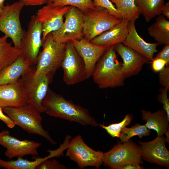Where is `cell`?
I'll return each instance as SVG.
<instances>
[{
	"instance_id": "cell-8",
	"label": "cell",
	"mask_w": 169,
	"mask_h": 169,
	"mask_svg": "<svg viewBox=\"0 0 169 169\" xmlns=\"http://www.w3.org/2000/svg\"><path fill=\"white\" fill-rule=\"evenodd\" d=\"M66 155L75 161L80 168L91 166L98 169L103 162L104 153L89 147L79 135L69 142Z\"/></svg>"
},
{
	"instance_id": "cell-33",
	"label": "cell",
	"mask_w": 169,
	"mask_h": 169,
	"mask_svg": "<svg viewBox=\"0 0 169 169\" xmlns=\"http://www.w3.org/2000/svg\"><path fill=\"white\" fill-rule=\"evenodd\" d=\"M160 94L158 95L157 100L163 105L162 108L166 112L169 118V99L168 98L167 90L163 88L160 90Z\"/></svg>"
},
{
	"instance_id": "cell-7",
	"label": "cell",
	"mask_w": 169,
	"mask_h": 169,
	"mask_svg": "<svg viewBox=\"0 0 169 169\" xmlns=\"http://www.w3.org/2000/svg\"><path fill=\"white\" fill-rule=\"evenodd\" d=\"M24 6L23 2L18 1L4 6L0 13V31L11 39L14 47L19 48L25 32L20 20V13Z\"/></svg>"
},
{
	"instance_id": "cell-39",
	"label": "cell",
	"mask_w": 169,
	"mask_h": 169,
	"mask_svg": "<svg viewBox=\"0 0 169 169\" xmlns=\"http://www.w3.org/2000/svg\"><path fill=\"white\" fill-rule=\"evenodd\" d=\"M140 164L135 163H129L124 164L120 167V169H142V167L141 166Z\"/></svg>"
},
{
	"instance_id": "cell-27",
	"label": "cell",
	"mask_w": 169,
	"mask_h": 169,
	"mask_svg": "<svg viewBox=\"0 0 169 169\" xmlns=\"http://www.w3.org/2000/svg\"><path fill=\"white\" fill-rule=\"evenodd\" d=\"M17 160L5 161L0 158V167L6 169H35L40 163L46 159V157H38L34 161L18 157Z\"/></svg>"
},
{
	"instance_id": "cell-30",
	"label": "cell",
	"mask_w": 169,
	"mask_h": 169,
	"mask_svg": "<svg viewBox=\"0 0 169 169\" xmlns=\"http://www.w3.org/2000/svg\"><path fill=\"white\" fill-rule=\"evenodd\" d=\"M132 119L133 117L131 115L127 114L119 123L110 124L107 126L101 124L99 125V126L105 129L112 137H119L121 130L124 127L129 124Z\"/></svg>"
},
{
	"instance_id": "cell-29",
	"label": "cell",
	"mask_w": 169,
	"mask_h": 169,
	"mask_svg": "<svg viewBox=\"0 0 169 169\" xmlns=\"http://www.w3.org/2000/svg\"><path fill=\"white\" fill-rule=\"evenodd\" d=\"M49 3L54 6H74L83 12L95 7L92 0H48Z\"/></svg>"
},
{
	"instance_id": "cell-1",
	"label": "cell",
	"mask_w": 169,
	"mask_h": 169,
	"mask_svg": "<svg viewBox=\"0 0 169 169\" xmlns=\"http://www.w3.org/2000/svg\"><path fill=\"white\" fill-rule=\"evenodd\" d=\"M42 105L44 112L50 116L75 121L84 125H99L87 109L75 104L71 100H67L49 88Z\"/></svg>"
},
{
	"instance_id": "cell-17",
	"label": "cell",
	"mask_w": 169,
	"mask_h": 169,
	"mask_svg": "<svg viewBox=\"0 0 169 169\" xmlns=\"http://www.w3.org/2000/svg\"><path fill=\"white\" fill-rule=\"evenodd\" d=\"M115 49L121 58L122 70L125 78L138 74L149 61L146 57L122 43L115 46Z\"/></svg>"
},
{
	"instance_id": "cell-16",
	"label": "cell",
	"mask_w": 169,
	"mask_h": 169,
	"mask_svg": "<svg viewBox=\"0 0 169 169\" xmlns=\"http://www.w3.org/2000/svg\"><path fill=\"white\" fill-rule=\"evenodd\" d=\"M74 47L85 64L87 79L92 76L95 66L107 47L94 44L84 38L73 40Z\"/></svg>"
},
{
	"instance_id": "cell-42",
	"label": "cell",
	"mask_w": 169,
	"mask_h": 169,
	"mask_svg": "<svg viewBox=\"0 0 169 169\" xmlns=\"http://www.w3.org/2000/svg\"><path fill=\"white\" fill-rule=\"evenodd\" d=\"M2 8H0V13H1V11H2Z\"/></svg>"
},
{
	"instance_id": "cell-28",
	"label": "cell",
	"mask_w": 169,
	"mask_h": 169,
	"mask_svg": "<svg viewBox=\"0 0 169 169\" xmlns=\"http://www.w3.org/2000/svg\"><path fill=\"white\" fill-rule=\"evenodd\" d=\"M151 131L145 125L137 123L130 128L124 127L121 131L119 138L121 143H125L134 136H137L141 138L143 136H149Z\"/></svg>"
},
{
	"instance_id": "cell-3",
	"label": "cell",
	"mask_w": 169,
	"mask_h": 169,
	"mask_svg": "<svg viewBox=\"0 0 169 169\" xmlns=\"http://www.w3.org/2000/svg\"><path fill=\"white\" fill-rule=\"evenodd\" d=\"M5 113L18 125L28 133L42 136L52 144L57 143L42 125L41 113L32 105L26 103L18 107L2 108Z\"/></svg>"
},
{
	"instance_id": "cell-22",
	"label": "cell",
	"mask_w": 169,
	"mask_h": 169,
	"mask_svg": "<svg viewBox=\"0 0 169 169\" xmlns=\"http://www.w3.org/2000/svg\"><path fill=\"white\" fill-rule=\"evenodd\" d=\"M141 112L142 120L146 122L145 125L150 130L155 131L157 136H161L165 134L166 135L169 134V118L163 109L154 113L141 110Z\"/></svg>"
},
{
	"instance_id": "cell-19",
	"label": "cell",
	"mask_w": 169,
	"mask_h": 169,
	"mask_svg": "<svg viewBox=\"0 0 169 169\" xmlns=\"http://www.w3.org/2000/svg\"><path fill=\"white\" fill-rule=\"evenodd\" d=\"M26 103L21 78L14 83L0 85V107H18Z\"/></svg>"
},
{
	"instance_id": "cell-32",
	"label": "cell",
	"mask_w": 169,
	"mask_h": 169,
	"mask_svg": "<svg viewBox=\"0 0 169 169\" xmlns=\"http://www.w3.org/2000/svg\"><path fill=\"white\" fill-rule=\"evenodd\" d=\"M66 167L64 165L60 164L55 159L52 160L46 159L39 164L36 169H64Z\"/></svg>"
},
{
	"instance_id": "cell-26",
	"label": "cell",
	"mask_w": 169,
	"mask_h": 169,
	"mask_svg": "<svg viewBox=\"0 0 169 169\" xmlns=\"http://www.w3.org/2000/svg\"><path fill=\"white\" fill-rule=\"evenodd\" d=\"M115 4V7L120 14L122 19H126L129 21H135L140 14L136 5L135 0H110Z\"/></svg>"
},
{
	"instance_id": "cell-12",
	"label": "cell",
	"mask_w": 169,
	"mask_h": 169,
	"mask_svg": "<svg viewBox=\"0 0 169 169\" xmlns=\"http://www.w3.org/2000/svg\"><path fill=\"white\" fill-rule=\"evenodd\" d=\"M42 35L41 23L37 19L36 15L32 16L19 47L21 56L32 65L36 64L40 49L43 44Z\"/></svg>"
},
{
	"instance_id": "cell-34",
	"label": "cell",
	"mask_w": 169,
	"mask_h": 169,
	"mask_svg": "<svg viewBox=\"0 0 169 169\" xmlns=\"http://www.w3.org/2000/svg\"><path fill=\"white\" fill-rule=\"evenodd\" d=\"M159 82L163 88L168 91L169 90V66H167L159 72Z\"/></svg>"
},
{
	"instance_id": "cell-24",
	"label": "cell",
	"mask_w": 169,
	"mask_h": 169,
	"mask_svg": "<svg viewBox=\"0 0 169 169\" xmlns=\"http://www.w3.org/2000/svg\"><path fill=\"white\" fill-rule=\"evenodd\" d=\"M5 35L0 37V71L16 60L21 54L20 49L13 46Z\"/></svg>"
},
{
	"instance_id": "cell-37",
	"label": "cell",
	"mask_w": 169,
	"mask_h": 169,
	"mask_svg": "<svg viewBox=\"0 0 169 169\" xmlns=\"http://www.w3.org/2000/svg\"><path fill=\"white\" fill-rule=\"evenodd\" d=\"M0 120L2 121L10 128H13L16 125L14 122L8 116L5 115L2 108L0 107Z\"/></svg>"
},
{
	"instance_id": "cell-15",
	"label": "cell",
	"mask_w": 169,
	"mask_h": 169,
	"mask_svg": "<svg viewBox=\"0 0 169 169\" xmlns=\"http://www.w3.org/2000/svg\"><path fill=\"white\" fill-rule=\"evenodd\" d=\"M167 142L163 136H157L150 141H139L141 158L151 163L167 167L169 165V152L166 144Z\"/></svg>"
},
{
	"instance_id": "cell-5",
	"label": "cell",
	"mask_w": 169,
	"mask_h": 169,
	"mask_svg": "<svg viewBox=\"0 0 169 169\" xmlns=\"http://www.w3.org/2000/svg\"><path fill=\"white\" fill-rule=\"evenodd\" d=\"M83 12L84 38L90 42L119 23L122 20L111 15L106 9L100 7H95Z\"/></svg>"
},
{
	"instance_id": "cell-2",
	"label": "cell",
	"mask_w": 169,
	"mask_h": 169,
	"mask_svg": "<svg viewBox=\"0 0 169 169\" xmlns=\"http://www.w3.org/2000/svg\"><path fill=\"white\" fill-rule=\"evenodd\" d=\"M115 46L108 47L97 63L92 76L94 82L100 89L113 88L124 85L126 78L119 61Z\"/></svg>"
},
{
	"instance_id": "cell-31",
	"label": "cell",
	"mask_w": 169,
	"mask_h": 169,
	"mask_svg": "<svg viewBox=\"0 0 169 169\" xmlns=\"http://www.w3.org/2000/svg\"><path fill=\"white\" fill-rule=\"evenodd\" d=\"M95 7H100L106 9L111 15L122 19L121 16L116 9L115 6L110 0H92Z\"/></svg>"
},
{
	"instance_id": "cell-9",
	"label": "cell",
	"mask_w": 169,
	"mask_h": 169,
	"mask_svg": "<svg viewBox=\"0 0 169 169\" xmlns=\"http://www.w3.org/2000/svg\"><path fill=\"white\" fill-rule=\"evenodd\" d=\"M104 166L112 169H119L129 163L142 164L140 147L130 140L123 144L118 142L108 151L104 153Z\"/></svg>"
},
{
	"instance_id": "cell-35",
	"label": "cell",
	"mask_w": 169,
	"mask_h": 169,
	"mask_svg": "<svg viewBox=\"0 0 169 169\" xmlns=\"http://www.w3.org/2000/svg\"><path fill=\"white\" fill-rule=\"evenodd\" d=\"M165 46L154 59H160L165 60L167 66L169 64V43L165 44Z\"/></svg>"
},
{
	"instance_id": "cell-4",
	"label": "cell",
	"mask_w": 169,
	"mask_h": 169,
	"mask_svg": "<svg viewBox=\"0 0 169 169\" xmlns=\"http://www.w3.org/2000/svg\"><path fill=\"white\" fill-rule=\"evenodd\" d=\"M65 45L55 41L51 33H49L43 42V50L38 54L34 75L53 77L61 66Z\"/></svg>"
},
{
	"instance_id": "cell-38",
	"label": "cell",
	"mask_w": 169,
	"mask_h": 169,
	"mask_svg": "<svg viewBox=\"0 0 169 169\" xmlns=\"http://www.w3.org/2000/svg\"><path fill=\"white\" fill-rule=\"evenodd\" d=\"M23 2L24 6H40L46 3L48 0H18Z\"/></svg>"
},
{
	"instance_id": "cell-40",
	"label": "cell",
	"mask_w": 169,
	"mask_h": 169,
	"mask_svg": "<svg viewBox=\"0 0 169 169\" xmlns=\"http://www.w3.org/2000/svg\"><path fill=\"white\" fill-rule=\"evenodd\" d=\"M164 16H166L168 19L169 18V2H168L165 4L162 10L161 14Z\"/></svg>"
},
{
	"instance_id": "cell-41",
	"label": "cell",
	"mask_w": 169,
	"mask_h": 169,
	"mask_svg": "<svg viewBox=\"0 0 169 169\" xmlns=\"http://www.w3.org/2000/svg\"><path fill=\"white\" fill-rule=\"evenodd\" d=\"M5 0H0V8H2L4 6V3Z\"/></svg>"
},
{
	"instance_id": "cell-11",
	"label": "cell",
	"mask_w": 169,
	"mask_h": 169,
	"mask_svg": "<svg viewBox=\"0 0 169 169\" xmlns=\"http://www.w3.org/2000/svg\"><path fill=\"white\" fill-rule=\"evenodd\" d=\"M64 16L65 20L61 28L51 32L54 39L57 42L66 44L84 38L83 12L76 7L70 6Z\"/></svg>"
},
{
	"instance_id": "cell-10",
	"label": "cell",
	"mask_w": 169,
	"mask_h": 169,
	"mask_svg": "<svg viewBox=\"0 0 169 169\" xmlns=\"http://www.w3.org/2000/svg\"><path fill=\"white\" fill-rule=\"evenodd\" d=\"M60 66L64 71L63 80L67 85H74L87 79L84 62L72 41L66 44Z\"/></svg>"
},
{
	"instance_id": "cell-18",
	"label": "cell",
	"mask_w": 169,
	"mask_h": 169,
	"mask_svg": "<svg viewBox=\"0 0 169 169\" xmlns=\"http://www.w3.org/2000/svg\"><path fill=\"white\" fill-rule=\"evenodd\" d=\"M135 21H129L128 24V33L123 42L127 46L146 58L149 61H152L155 53L157 52L156 43L146 42L138 34L135 25Z\"/></svg>"
},
{
	"instance_id": "cell-6",
	"label": "cell",
	"mask_w": 169,
	"mask_h": 169,
	"mask_svg": "<svg viewBox=\"0 0 169 169\" xmlns=\"http://www.w3.org/2000/svg\"><path fill=\"white\" fill-rule=\"evenodd\" d=\"M35 68L31 69L21 78L27 103L41 113L44 112L42 102L52 82L53 77L45 75H34Z\"/></svg>"
},
{
	"instance_id": "cell-21",
	"label": "cell",
	"mask_w": 169,
	"mask_h": 169,
	"mask_svg": "<svg viewBox=\"0 0 169 169\" xmlns=\"http://www.w3.org/2000/svg\"><path fill=\"white\" fill-rule=\"evenodd\" d=\"M32 66L20 56L0 71V85L16 82L31 69Z\"/></svg>"
},
{
	"instance_id": "cell-20",
	"label": "cell",
	"mask_w": 169,
	"mask_h": 169,
	"mask_svg": "<svg viewBox=\"0 0 169 169\" xmlns=\"http://www.w3.org/2000/svg\"><path fill=\"white\" fill-rule=\"evenodd\" d=\"M128 22L126 19H122L119 23L96 37L90 42L107 47L122 43L128 33Z\"/></svg>"
},
{
	"instance_id": "cell-36",
	"label": "cell",
	"mask_w": 169,
	"mask_h": 169,
	"mask_svg": "<svg viewBox=\"0 0 169 169\" xmlns=\"http://www.w3.org/2000/svg\"><path fill=\"white\" fill-rule=\"evenodd\" d=\"M152 61V68L153 70L156 72H160L165 67V65H166V61L161 59H153Z\"/></svg>"
},
{
	"instance_id": "cell-13",
	"label": "cell",
	"mask_w": 169,
	"mask_h": 169,
	"mask_svg": "<svg viewBox=\"0 0 169 169\" xmlns=\"http://www.w3.org/2000/svg\"><path fill=\"white\" fill-rule=\"evenodd\" d=\"M41 144L33 141L18 140L11 136L7 130L0 132V145L6 148L5 155L10 159L28 155L38 156V149Z\"/></svg>"
},
{
	"instance_id": "cell-14",
	"label": "cell",
	"mask_w": 169,
	"mask_h": 169,
	"mask_svg": "<svg viewBox=\"0 0 169 169\" xmlns=\"http://www.w3.org/2000/svg\"><path fill=\"white\" fill-rule=\"evenodd\" d=\"M70 7L54 6L49 3L37 11L36 17L42 25V42L49 33L57 30L62 26L64 17Z\"/></svg>"
},
{
	"instance_id": "cell-23",
	"label": "cell",
	"mask_w": 169,
	"mask_h": 169,
	"mask_svg": "<svg viewBox=\"0 0 169 169\" xmlns=\"http://www.w3.org/2000/svg\"><path fill=\"white\" fill-rule=\"evenodd\" d=\"M149 34L159 45L169 43V21L163 15H159L155 22L147 29Z\"/></svg>"
},
{
	"instance_id": "cell-25",
	"label": "cell",
	"mask_w": 169,
	"mask_h": 169,
	"mask_svg": "<svg viewBox=\"0 0 169 169\" xmlns=\"http://www.w3.org/2000/svg\"><path fill=\"white\" fill-rule=\"evenodd\" d=\"M140 14L147 22L161 14L165 0H135Z\"/></svg>"
}]
</instances>
